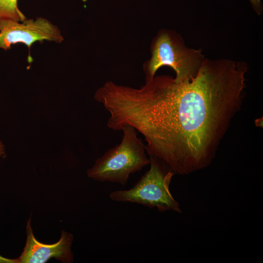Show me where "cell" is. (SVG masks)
<instances>
[{"label":"cell","instance_id":"1","mask_svg":"<svg viewBox=\"0 0 263 263\" xmlns=\"http://www.w3.org/2000/svg\"><path fill=\"white\" fill-rule=\"evenodd\" d=\"M245 62L204 59L196 76L180 82L168 75L140 88L106 82L96 100L110 114L107 125H130L144 137L146 152L174 174L207 167L242 104Z\"/></svg>","mask_w":263,"mask_h":263},{"label":"cell","instance_id":"2","mask_svg":"<svg viewBox=\"0 0 263 263\" xmlns=\"http://www.w3.org/2000/svg\"><path fill=\"white\" fill-rule=\"evenodd\" d=\"M120 144L107 150L87 170L89 177L103 182L125 186L131 174L140 171L150 164L146 148L137 136V131L130 125L122 127Z\"/></svg>","mask_w":263,"mask_h":263},{"label":"cell","instance_id":"3","mask_svg":"<svg viewBox=\"0 0 263 263\" xmlns=\"http://www.w3.org/2000/svg\"><path fill=\"white\" fill-rule=\"evenodd\" d=\"M150 168L131 188L111 192L110 198L115 201L136 203L160 212L168 210L181 213L179 203L169 190L174 173L163 162L150 155Z\"/></svg>","mask_w":263,"mask_h":263},{"label":"cell","instance_id":"4","mask_svg":"<svg viewBox=\"0 0 263 263\" xmlns=\"http://www.w3.org/2000/svg\"><path fill=\"white\" fill-rule=\"evenodd\" d=\"M151 50V57L144 65L146 79L153 77L161 66H169L175 72V82L190 80L204 60L200 50L187 48L179 38L167 31L158 35Z\"/></svg>","mask_w":263,"mask_h":263},{"label":"cell","instance_id":"5","mask_svg":"<svg viewBox=\"0 0 263 263\" xmlns=\"http://www.w3.org/2000/svg\"><path fill=\"white\" fill-rule=\"evenodd\" d=\"M64 40L58 27L47 19L38 17L20 22L0 19V49H10L11 45L25 44L29 49L37 41L61 43Z\"/></svg>","mask_w":263,"mask_h":263},{"label":"cell","instance_id":"6","mask_svg":"<svg viewBox=\"0 0 263 263\" xmlns=\"http://www.w3.org/2000/svg\"><path fill=\"white\" fill-rule=\"evenodd\" d=\"M27 241L21 256L17 259V263H43L52 258H55L63 262H73V254L71 246L73 235L62 231L58 242L52 244L39 243L34 237L28 222L27 225Z\"/></svg>","mask_w":263,"mask_h":263},{"label":"cell","instance_id":"7","mask_svg":"<svg viewBox=\"0 0 263 263\" xmlns=\"http://www.w3.org/2000/svg\"><path fill=\"white\" fill-rule=\"evenodd\" d=\"M26 19L19 8L18 0H0V19L21 22Z\"/></svg>","mask_w":263,"mask_h":263},{"label":"cell","instance_id":"8","mask_svg":"<svg viewBox=\"0 0 263 263\" xmlns=\"http://www.w3.org/2000/svg\"><path fill=\"white\" fill-rule=\"evenodd\" d=\"M256 12L260 14L262 13V5L261 0H249Z\"/></svg>","mask_w":263,"mask_h":263},{"label":"cell","instance_id":"9","mask_svg":"<svg viewBox=\"0 0 263 263\" xmlns=\"http://www.w3.org/2000/svg\"><path fill=\"white\" fill-rule=\"evenodd\" d=\"M0 263H17L16 259H10L0 255Z\"/></svg>","mask_w":263,"mask_h":263},{"label":"cell","instance_id":"10","mask_svg":"<svg viewBox=\"0 0 263 263\" xmlns=\"http://www.w3.org/2000/svg\"><path fill=\"white\" fill-rule=\"evenodd\" d=\"M4 152L3 146L0 141V156L2 155Z\"/></svg>","mask_w":263,"mask_h":263}]
</instances>
